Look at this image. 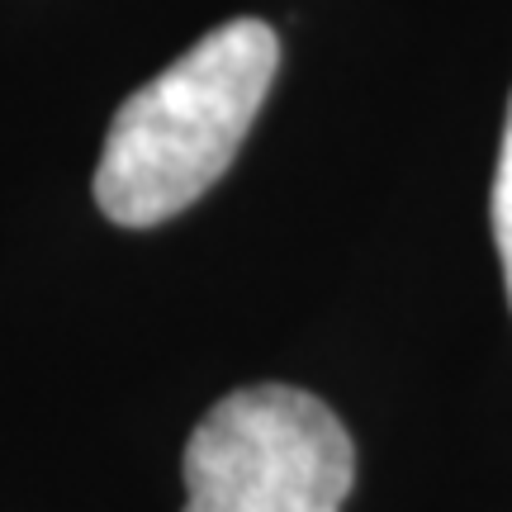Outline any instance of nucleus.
<instances>
[{"label": "nucleus", "instance_id": "nucleus-1", "mask_svg": "<svg viewBox=\"0 0 512 512\" xmlns=\"http://www.w3.org/2000/svg\"><path fill=\"white\" fill-rule=\"evenodd\" d=\"M280 67L261 19H228L128 95L95 166V204L119 228H157L233 166Z\"/></svg>", "mask_w": 512, "mask_h": 512}, {"label": "nucleus", "instance_id": "nucleus-2", "mask_svg": "<svg viewBox=\"0 0 512 512\" xmlns=\"http://www.w3.org/2000/svg\"><path fill=\"white\" fill-rule=\"evenodd\" d=\"M181 475L185 512H342L356 446L323 399L247 384L200 418Z\"/></svg>", "mask_w": 512, "mask_h": 512}, {"label": "nucleus", "instance_id": "nucleus-3", "mask_svg": "<svg viewBox=\"0 0 512 512\" xmlns=\"http://www.w3.org/2000/svg\"><path fill=\"white\" fill-rule=\"evenodd\" d=\"M494 242L498 261H503V285H508L512 304V100H508V124H503V147H498V171H494Z\"/></svg>", "mask_w": 512, "mask_h": 512}]
</instances>
